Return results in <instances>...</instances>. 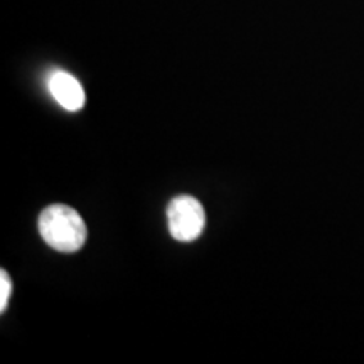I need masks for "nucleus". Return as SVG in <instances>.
<instances>
[{
	"label": "nucleus",
	"mask_w": 364,
	"mask_h": 364,
	"mask_svg": "<svg viewBox=\"0 0 364 364\" xmlns=\"http://www.w3.org/2000/svg\"><path fill=\"white\" fill-rule=\"evenodd\" d=\"M39 233L51 248L73 253L83 247L88 230L76 209L65 204H54L41 213Z\"/></svg>",
	"instance_id": "f257e3e1"
},
{
	"label": "nucleus",
	"mask_w": 364,
	"mask_h": 364,
	"mask_svg": "<svg viewBox=\"0 0 364 364\" xmlns=\"http://www.w3.org/2000/svg\"><path fill=\"white\" fill-rule=\"evenodd\" d=\"M167 221L172 238L182 243L194 241L203 233L206 225L203 204L193 196L182 194L172 199L167 206Z\"/></svg>",
	"instance_id": "f03ea898"
},
{
	"label": "nucleus",
	"mask_w": 364,
	"mask_h": 364,
	"mask_svg": "<svg viewBox=\"0 0 364 364\" xmlns=\"http://www.w3.org/2000/svg\"><path fill=\"white\" fill-rule=\"evenodd\" d=\"M49 91L54 100L68 112H78L86 102L83 86L66 71H54L49 76Z\"/></svg>",
	"instance_id": "7ed1b4c3"
},
{
	"label": "nucleus",
	"mask_w": 364,
	"mask_h": 364,
	"mask_svg": "<svg viewBox=\"0 0 364 364\" xmlns=\"http://www.w3.org/2000/svg\"><path fill=\"white\" fill-rule=\"evenodd\" d=\"M11 292H12L11 279H9L7 272L2 270V272H0V311H2V312L7 309Z\"/></svg>",
	"instance_id": "20e7f679"
}]
</instances>
